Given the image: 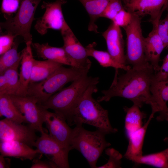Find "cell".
Listing matches in <instances>:
<instances>
[{
  "mask_svg": "<svg viewBox=\"0 0 168 168\" xmlns=\"http://www.w3.org/2000/svg\"><path fill=\"white\" fill-rule=\"evenodd\" d=\"M96 84L89 86L77 103L67 120L69 125L86 124L94 126L107 134L115 133L118 129L111 126L107 110L92 96L97 91Z\"/></svg>",
  "mask_w": 168,
  "mask_h": 168,
  "instance_id": "obj_2",
  "label": "cell"
},
{
  "mask_svg": "<svg viewBox=\"0 0 168 168\" xmlns=\"http://www.w3.org/2000/svg\"><path fill=\"white\" fill-rule=\"evenodd\" d=\"M105 40L108 52L116 61L124 65L127 64L124 52V43L120 27L112 22L102 34Z\"/></svg>",
  "mask_w": 168,
  "mask_h": 168,
  "instance_id": "obj_15",
  "label": "cell"
},
{
  "mask_svg": "<svg viewBox=\"0 0 168 168\" xmlns=\"http://www.w3.org/2000/svg\"><path fill=\"white\" fill-rule=\"evenodd\" d=\"M157 119L159 120H168V108L164 112L160 113L157 117Z\"/></svg>",
  "mask_w": 168,
  "mask_h": 168,
  "instance_id": "obj_39",
  "label": "cell"
},
{
  "mask_svg": "<svg viewBox=\"0 0 168 168\" xmlns=\"http://www.w3.org/2000/svg\"><path fill=\"white\" fill-rule=\"evenodd\" d=\"M165 10L167 11V14H168V2L165 6Z\"/></svg>",
  "mask_w": 168,
  "mask_h": 168,
  "instance_id": "obj_41",
  "label": "cell"
},
{
  "mask_svg": "<svg viewBox=\"0 0 168 168\" xmlns=\"http://www.w3.org/2000/svg\"><path fill=\"white\" fill-rule=\"evenodd\" d=\"M161 16L151 22L153 28L147 37L144 38V49L145 55L147 61L152 65L155 73L158 71L160 68L159 62L160 55L165 45L159 36L157 31V25Z\"/></svg>",
  "mask_w": 168,
  "mask_h": 168,
  "instance_id": "obj_14",
  "label": "cell"
},
{
  "mask_svg": "<svg viewBox=\"0 0 168 168\" xmlns=\"http://www.w3.org/2000/svg\"><path fill=\"white\" fill-rule=\"evenodd\" d=\"M105 153L109 156L107 162L100 166H97L98 168H121L122 154L118 151L113 148H107L105 150Z\"/></svg>",
  "mask_w": 168,
  "mask_h": 168,
  "instance_id": "obj_30",
  "label": "cell"
},
{
  "mask_svg": "<svg viewBox=\"0 0 168 168\" xmlns=\"http://www.w3.org/2000/svg\"><path fill=\"white\" fill-rule=\"evenodd\" d=\"M154 116L151 114L144 125L128 137V144L124 155L126 159L133 161L135 158L142 155V148L145 136L149 124Z\"/></svg>",
  "mask_w": 168,
  "mask_h": 168,
  "instance_id": "obj_21",
  "label": "cell"
},
{
  "mask_svg": "<svg viewBox=\"0 0 168 168\" xmlns=\"http://www.w3.org/2000/svg\"><path fill=\"white\" fill-rule=\"evenodd\" d=\"M90 68L61 66L44 80L29 84L27 96L37 99L40 104L47 100L68 83L74 81L83 73L88 72Z\"/></svg>",
  "mask_w": 168,
  "mask_h": 168,
  "instance_id": "obj_5",
  "label": "cell"
},
{
  "mask_svg": "<svg viewBox=\"0 0 168 168\" xmlns=\"http://www.w3.org/2000/svg\"><path fill=\"white\" fill-rule=\"evenodd\" d=\"M41 0H21L19 7L15 15L1 22L0 29L16 37H22L26 43L32 42L31 25L35 19L36 10Z\"/></svg>",
  "mask_w": 168,
  "mask_h": 168,
  "instance_id": "obj_6",
  "label": "cell"
},
{
  "mask_svg": "<svg viewBox=\"0 0 168 168\" xmlns=\"http://www.w3.org/2000/svg\"><path fill=\"white\" fill-rule=\"evenodd\" d=\"M132 17L133 13L124 9L120 11L112 21L115 25L124 28L130 23Z\"/></svg>",
  "mask_w": 168,
  "mask_h": 168,
  "instance_id": "obj_33",
  "label": "cell"
},
{
  "mask_svg": "<svg viewBox=\"0 0 168 168\" xmlns=\"http://www.w3.org/2000/svg\"><path fill=\"white\" fill-rule=\"evenodd\" d=\"M21 0H2L1 11L6 19L13 16L16 13L19 6Z\"/></svg>",
  "mask_w": 168,
  "mask_h": 168,
  "instance_id": "obj_32",
  "label": "cell"
},
{
  "mask_svg": "<svg viewBox=\"0 0 168 168\" xmlns=\"http://www.w3.org/2000/svg\"><path fill=\"white\" fill-rule=\"evenodd\" d=\"M96 43L94 42L86 47L88 57L94 58L103 67H112L115 69H121L127 71L132 67L122 64L114 59L108 52L98 50L95 49Z\"/></svg>",
  "mask_w": 168,
  "mask_h": 168,
  "instance_id": "obj_23",
  "label": "cell"
},
{
  "mask_svg": "<svg viewBox=\"0 0 168 168\" xmlns=\"http://www.w3.org/2000/svg\"><path fill=\"white\" fill-rule=\"evenodd\" d=\"M0 152L5 156L21 160H33L42 154L37 149L34 150L27 144L16 141H0Z\"/></svg>",
  "mask_w": 168,
  "mask_h": 168,
  "instance_id": "obj_17",
  "label": "cell"
},
{
  "mask_svg": "<svg viewBox=\"0 0 168 168\" xmlns=\"http://www.w3.org/2000/svg\"><path fill=\"white\" fill-rule=\"evenodd\" d=\"M122 2L121 0H111L101 14L100 17L112 21L120 11L125 9Z\"/></svg>",
  "mask_w": 168,
  "mask_h": 168,
  "instance_id": "obj_31",
  "label": "cell"
},
{
  "mask_svg": "<svg viewBox=\"0 0 168 168\" xmlns=\"http://www.w3.org/2000/svg\"><path fill=\"white\" fill-rule=\"evenodd\" d=\"M36 131L29 125L26 126L6 118L0 120V140L16 141L34 147L39 137Z\"/></svg>",
  "mask_w": 168,
  "mask_h": 168,
  "instance_id": "obj_10",
  "label": "cell"
},
{
  "mask_svg": "<svg viewBox=\"0 0 168 168\" xmlns=\"http://www.w3.org/2000/svg\"><path fill=\"white\" fill-rule=\"evenodd\" d=\"M124 5L129 2L130 0H121Z\"/></svg>",
  "mask_w": 168,
  "mask_h": 168,
  "instance_id": "obj_40",
  "label": "cell"
},
{
  "mask_svg": "<svg viewBox=\"0 0 168 168\" xmlns=\"http://www.w3.org/2000/svg\"><path fill=\"white\" fill-rule=\"evenodd\" d=\"M31 46L35 50L38 57L44 60H50L73 67L72 62L63 48L52 46L48 43L40 44L32 43Z\"/></svg>",
  "mask_w": 168,
  "mask_h": 168,
  "instance_id": "obj_20",
  "label": "cell"
},
{
  "mask_svg": "<svg viewBox=\"0 0 168 168\" xmlns=\"http://www.w3.org/2000/svg\"><path fill=\"white\" fill-rule=\"evenodd\" d=\"M0 116L19 123H26L24 115L7 94H0Z\"/></svg>",
  "mask_w": 168,
  "mask_h": 168,
  "instance_id": "obj_25",
  "label": "cell"
},
{
  "mask_svg": "<svg viewBox=\"0 0 168 168\" xmlns=\"http://www.w3.org/2000/svg\"><path fill=\"white\" fill-rule=\"evenodd\" d=\"M106 134L98 129L91 131L85 129L82 125H76L72 129L70 144L71 150H78L91 168H96L97 161L103 152L111 145L105 139Z\"/></svg>",
  "mask_w": 168,
  "mask_h": 168,
  "instance_id": "obj_4",
  "label": "cell"
},
{
  "mask_svg": "<svg viewBox=\"0 0 168 168\" xmlns=\"http://www.w3.org/2000/svg\"><path fill=\"white\" fill-rule=\"evenodd\" d=\"M84 73L73 81L68 86L51 96L40 104L44 109H50L63 116L66 120L70 115L77 101L90 86L97 85L99 78L88 76Z\"/></svg>",
  "mask_w": 168,
  "mask_h": 168,
  "instance_id": "obj_3",
  "label": "cell"
},
{
  "mask_svg": "<svg viewBox=\"0 0 168 168\" xmlns=\"http://www.w3.org/2000/svg\"><path fill=\"white\" fill-rule=\"evenodd\" d=\"M130 23L124 28L126 35V59L132 68L139 69L152 66L144 54V38L141 27V17L134 12Z\"/></svg>",
  "mask_w": 168,
  "mask_h": 168,
  "instance_id": "obj_7",
  "label": "cell"
},
{
  "mask_svg": "<svg viewBox=\"0 0 168 168\" xmlns=\"http://www.w3.org/2000/svg\"><path fill=\"white\" fill-rule=\"evenodd\" d=\"M139 108L134 104L130 108H124L126 113L125 128L128 137L142 127V120L146 117V114Z\"/></svg>",
  "mask_w": 168,
  "mask_h": 168,
  "instance_id": "obj_26",
  "label": "cell"
},
{
  "mask_svg": "<svg viewBox=\"0 0 168 168\" xmlns=\"http://www.w3.org/2000/svg\"><path fill=\"white\" fill-rule=\"evenodd\" d=\"M66 121L63 116L46 110L44 122L49 130V135L63 147L70 151L72 129L69 127Z\"/></svg>",
  "mask_w": 168,
  "mask_h": 168,
  "instance_id": "obj_11",
  "label": "cell"
},
{
  "mask_svg": "<svg viewBox=\"0 0 168 168\" xmlns=\"http://www.w3.org/2000/svg\"><path fill=\"white\" fill-rule=\"evenodd\" d=\"M135 0H130V2H133V1H134Z\"/></svg>",
  "mask_w": 168,
  "mask_h": 168,
  "instance_id": "obj_42",
  "label": "cell"
},
{
  "mask_svg": "<svg viewBox=\"0 0 168 168\" xmlns=\"http://www.w3.org/2000/svg\"><path fill=\"white\" fill-rule=\"evenodd\" d=\"M110 88L101 91L103 94L97 100L108 101L112 97H122L132 101L140 108L144 104L150 105V86L155 73L152 66L137 69L131 68L124 74L118 76V69Z\"/></svg>",
  "mask_w": 168,
  "mask_h": 168,
  "instance_id": "obj_1",
  "label": "cell"
},
{
  "mask_svg": "<svg viewBox=\"0 0 168 168\" xmlns=\"http://www.w3.org/2000/svg\"><path fill=\"white\" fill-rule=\"evenodd\" d=\"M137 164H142L160 168H168V147L158 152L143 155L132 161Z\"/></svg>",
  "mask_w": 168,
  "mask_h": 168,
  "instance_id": "obj_28",
  "label": "cell"
},
{
  "mask_svg": "<svg viewBox=\"0 0 168 168\" xmlns=\"http://www.w3.org/2000/svg\"><path fill=\"white\" fill-rule=\"evenodd\" d=\"M1 154L0 155V168L9 167L10 160L9 158H5Z\"/></svg>",
  "mask_w": 168,
  "mask_h": 168,
  "instance_id": "obj_38",
  "label": "cell"
},
{
  "mask_svg": "<svg viewBox=\"0 0 168 168\" xmlns=\"http://www.w3.org/2000/svg\"><path fill=\"white\" fill-rule=\"evenodd\" d=\"M66 0H56L53 2H43L42 9L45 10L43 15L37 20L34 27L42 35L47 33L49 29L59 30L61 33L70 28L64 19L62 6Z\"/></svg>",
  "mask_w": 168,
  "mask_h": 168,
  "instance_id": "obj_8",
  "label": "cell"
},
{
  "mask_svg": "<svg viewBox=\"0 0 168 168\" xmlns=\"http://www.w3.org/2000/svg\"><path fill=\"white\" fill-rule=\"evenodd\" d=\"M150 91L151 94L150 104L152 112L154 115L157 112L165 111L168 108L166 103L168 101V79L161 81L152 80Z\"/></svg>",
  "mask_w": 168,
  "mask_h": 168,
  "instance_id": "obj_19",
  "label": "cell"
},
{
  "mask_svg": "<svg viewBox=\"0 0 168 168\" xmlns=\"http://www.w3.org/2000/svg\"><path fill=\"white\" fill-rule=\"evenodd\" d=\"M35 147L41 153L51 156L50 160L59 168H69L68 155L69 151L63 147L47 133H41Z\"/></svg>",
  "mask_w": 168,
  "mask_h": 168,
  "instance_id": "obj_12",
  "label": "cell"
},
{
  "mask_svg": "<svg viewBox=\"0 0 168 168\" xmlns=\"http://www.w3.org/2000/svg\"><path fill=\"white\" fill-rule=\"evenodd\" d=\"M16 39L12 47L0 55V75L22 58L24 49L18 52V48L20 42Z\"/></svg>",
  "mask_w": 168,
  "mask_h": 168,
  "instance_id": "obj_29",
  "label": "cell"
},
{
  "mask_svg": "<svg viewBox=\"0 0 168 168\" xmlns=\"http://www.w3.org/2000/svg\"><path fill=\"white\" fill-rule=\"evenodd\" d=\"M63 41V47L71 59L72 67L90 68L91 63L84 47L70 28L61 33Z\"/></svg>",
  "mask_w": 168,
  "mask_h": 168,
  "instance_id": "obj_13",
  "label": "cell"
},
{
  "mask_svg": "<svg viewBox=\"0 0 168 168\" xmlns=\"http://www.w3.org/2000/svg\"><path fill=\"white\" fill-rule=\"evenodd\" d=\"M78 0L82 4L89 16L88 30L98 33L96 22L100 17L101 14L111 0Z\"/></svg>",
  "mask_w": 168,
  "mask_h": 168,
  "instance_id": "obj_24",
  "label": "cell"
},
{
  "mask_svg": "<svg viewBox=\"0 0 168 168\" xmlns=\"http://www.w3.org/2000/svg\"><path fill=\"white\" fill-rule=\"evenodd\" d=\"M168 0H136L124 5V8L141 17L149 15L151 22L161 16Z\"/></svg>",
  "mask_w": 168,
  "mask_h": 168,
  "instance_id": "obj_16",
  "label": "cell"
},
{
  "mask_svg": "<svg viewBox=\"0 0 168 168\" xmlns=\"http://www.w3.org/2000/svg\"><path fill=\"white\" fill-rule=\"evenodd\" d=\"M31 168H58L56 165L52 161H43L34 159L33 160Z\"/></svg>",
  "mask_w": 168,
  "mask_h": 168,
  "instance_id": "obj_37",
  "label": "cell"
},
{
  "mask_svg": "<svg viewBox=\"0 0 168 168\" xmlns=\"http://www.w3.org/2000/svg\"><path fill=\"white\" fill-rule=\"evenodd\" d=\"M168 79V53L163 59L159 70L154 73L152 80L161 81Z\"/></svg>",
  "mask_w": 168,
  "mask_h": 168,
  "instance_id": "obj_36",
  "label": "cell"
},
{
  "mask_svg": "<svg viewBox=\"0 0 168 168\" xmlns=\"http://www.w3.org/2000/svg\"><path fill=\"white\" fill-rule=\"evenodd\" d=\"M21 59L19 60L13 65L6 69L2 74L3 75L5 79L6 86L4 91L0 93V94L16 95L19 86L18 68Z\"/></svg>",
  "mask_w": 168,
  "mask_h": 168,
  "instance_id": "obj_27",
  "label": "cell"
},
{
  "mask_svg": "<svg viewBox=\"0 0 168 168\" xmlns=\"http://www.w3.org/2000/svg\"><path fill=\"white\" fill-rule=\"evenodd\" d=\"M13 102L24 115L26 123L36 131L41 134L45 131L43 127L44 114V108L35 97L26 96L10 95Z\"/></svg>",
  "mask_w": 168,
  "mask_h": 168,
  "instance_id": "obj_9",
  "label": "cell"
},
{
  "mask_svg": "<svg viewBox=\"0 0 168 168\" xmlns=\"http://www.w3.org/2000/svg\"><path fill=\"white\" fill-rule=\"evenodd\" d=\"M32 43L29 42L26 43V46L23 49V56L20 63L21 66L19 73V86L16 96H27L35 59L31 48Z\"/></svg>",
  "mask_w": 168,
  "mask_h": 168,
  "instance_id": "obj_18",
  "label": "cell"
},
{
  "mask_svg": "<svg viewBox=\"0 0 168 168\" xmlns=\"http://www.w3.org/2000/svg\"><path fill=\"white\" fill-rule=\"evenodd\" d=\"M63 65L50 60L34 59L30 83L41 82L46 78Z\"/></svg>",
  "mask_w": 168,
  "mask_h": 168,
  "instance_id": "obj_22",
  "label": "cell"
},
{
  "mask_svg": "<svg viewBox=\"0 0 168 168\" xmlns=\"http://www.w3.org/2000/svg\"><path fill=\"white\" fill-rule=\"evenodd\" d=\"M157 31L165 48L168 49V14L164 19L159 21Z\"/></svg>",
  "mask_w": 168,
  "mask_h": 168,
  "instance_id": "obj_34",
  "label": "cell"
},
{
  "mask_svg": "<svg viewBox=\"0 0 168 168\" xmlns=\"http://www.w3.org/2000/svg\"><path fill=\"white\" fill-rule=\"evenodd\" d=\"M16 37V36L14 35L7 33L0 35V55L12 47Z\"/></svg>",
  "mask_w": 168,
  "mask_h": 168,
  "instance_id": "obj_35",
  "label": "cell"
}]
</instances>
